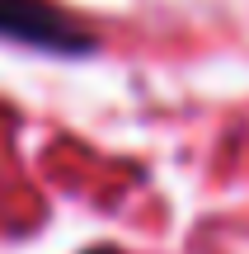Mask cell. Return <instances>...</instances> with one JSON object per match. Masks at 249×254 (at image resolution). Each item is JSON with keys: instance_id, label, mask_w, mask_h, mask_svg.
I'll list each match as a JSON object with an SVG mask.
<instances>
[{"instance_id": "cell-1", "label": "cell", "mask_w": 249, "mask_h": 254, "mask_svg": "<svg viewBox=\"0 0 249 254\" xmlns=\"http://www.w3.org/2000/svg\"><path fill=\"white\" fill-rule=\"evenodd\" d=\"M0 38L56 57H85L99 47L90 28L52 0H0Z\"/></svg>"}, {"instance_id": "cell-2", "label": "cell", "mask_w": 249, "mask_h": 254, "mask_svg": "<svg viewBox=\"0 0 249 254\" xmlns=\"http://www.w3.org/2000/svg\"><path fill=\"white\" fill-rule=\"evenodd\" d=\"M90 254H113V250H90Z\"/></svg>"}]
</instances>
